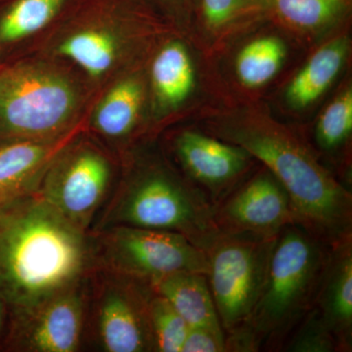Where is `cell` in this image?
Segmentation results:
<instances>
[{
	"instance_id": "cell-27",
	"label": "cell",
	"mask_w": 352,
	"mask_h": 352,
	"mask_svg": "<svg viewBox=\"0 0 352 352\" xmlns=\"http://www.w3.org/2000/svg\"><path fill=\"white\" fill-rule=\"evenodd\" d=\"M182 352H226V333L222 327H189Z\"/></svg>"
},
{
	"instance_id": "cell-20",
	"label": "cell",
	"mask_w": 352,
	"mask_h": 352,
	"mask_svg": "<svg viewBox=\"0 0 352 352\" xmlns=\"http://www.w3.org/2000/svg\"><path fill=\"white\" fill-rule=\"evenodd\" d=\"M59 53L97 78L113 66L118 53L117 39L107 30L89 28L60 44Z\"/></svg>"
},
{
	"instance_id": "cell-17",
	"label": "cell",
	"mask_w": 352,
	"mask_h": 352,
	"mask_svg": "<svg viewBox=\"0 0 352 352\" xmlns=\"http://www.w3.org/2000/svg\"><path fill=\"white\" fill-rule=\"evenodd\" d=\"M152 80L164 105L176 107L188 98L195 85V72L183 44L173 41L157 53L152 65Z\"/></svg>"
},
{
	"instance_id": "cell-4",
	"label": "cell",
	"mask_w": 352,
	"mask_h": 352,
	"mask_svg": "<svg viewBox=\"0 0 352 352\" xmlns=\"http://www.w3.org/2000/svg\"><path fill=\"white\" fill-rule=\"evenodd\" d=\"M113 226L182 234L205 252L219 236L214 206L200 190L157 166L129 175L110 196L90 232Z\"/></svg>"
},
{
	"instance_id": "cell-26",
	"label": "cell",
	"mask_w": 352,
	"mask_h": 352,
	"mask_svg": "<svg viewBox=\"0 0 352 352\" xmlns=\"http://www.w3.org/2000/svg\"><path fill=\"white\" fill-rule=\"evenodd\" d=\"M208 27L222 29L258 3V0H201Z\"/></svg>"
},
{
	"instance_id": "cell-21",
	"label": "cell",
	"mask_w": 352,
	"mask_h": 352,
	"mask_svg": "<svg viewBox=\"0 0 352 352\" xmlns=\"http://www.w3.org/2000/svg\"><path fill=\"white\" fill-rule=\"evenodd\" d=\"M286 46L275 36H264L248 43L236 58V74L245 87L256 88L270 82L286 58Z\"/></svg>"
},
{
	"instance_id": "cell-2",
	"label": "cell",
	"mask_w": 352,
	"mask_h": 352,
	"mask_svg": "<svg viewBox=\"0 0 352 352\" xmlns=\"http://www.w3.org/2000/svg\"><path fill=\"white\" fill-rule=\"evenodd\" d=\"M284 187L295 224L332 245L352 237V194L291 132L266 124H243L220 129Z\"/></svg>"
},
{
	"instance_id": "cell-24",
	"label": "cell",
	"mask_w": 352,
	"mask_h": 352,
	"mask_svg": "<svg viewBox=\"0 0 352 352\" xmlns=\"http://www.w3.org/2000/svg\"><path fill=\"white\" fill-rule=\"evenodd\" d=\"M149 316L156 352H182L188 324L171 303L154 289L150 296Z\"/></svg>"
},
{
	"instance_id": "cell-8",
	"label": "cell",
	"mask_w": 352,
	"mask_h": 352,
	"mask_svg": "<svg viewBox=\"0 0 352 352\" xmlns=\"http://www.w3.org/2000/svg\"><path fill=\"white\" fill-rule=\"evenodd\" d=\"M277 237L256 239L219 234L206 252L208 285L224 333L243 325L256 307Z\"/></svg>"
},
{
	"instance_id": "cell-16",
	"label": "cell",
	"mask_w": 352,
	"mask_h": 352,
	"mask_svg": "<svg viewBox=\"0 0 352 352\" xmlns=\"http://www.w3.org/2000/svg\"><path fill=\"white\" fill-rule=\"evenodd\" d=\"M349 50L346 38L330 41L315 52L287 89V100L295 108L311 105L339 75Z\"/></svg>"
},
{
	"instance_id": "cell-25",
	"label": "cell",
	"mask_w": 352,
	"mask_h": 352,
	"mask_svg": "<svg viewBox=\"0 0 352 352\" xmlns=\"http://www.w3.org/2000/svg\"><path fill=\"white\" fill-rule=\"evenodd\" d=\"M281 351L340 352L337 340L312 308L286 340Z\"/></svg>"
},
{
	"instance_id": "cell-22",
	"label": "cell",
	"mask_w": 352,
	"mask_h": 352,
	"mask_svg": "<svg viewBox=\"0 0 352 352\" xmlns=\"http://www.w3.org/2000/svg\"><path fill=\"white\" fill-rule=\"evenodd\" d=\"M279 17L303 30L331 24L346 9L344 0H271Z\"/></svg>"
},
{
	"instance_id": "cell-12",
	"label": "cell",
	"mask_w": 352,
	"mask_h": 352,
	"mask_svg": "<svg viewBox=\"0 0 352 352\" xmlns=\"http://www.w3.org/2000/svg\"><path fill=\"white\" fill-rule=\"evenodd\" d=\"M173 150L185 178L214 208L242 182L254 159L240 146L194 131L180 132Z\"/></svg>"
},
{
	"instance_id": "cell-23",
	"label": "cell",
	"mask_w": 352,
	"mask_h": 352,
	"mask_svg": "<svg viewBox=\"0 0 352 352\" xmlns=\"http://www.w3.org/2000/svg\"><path fill=\"white\" fill-rule=\"evenodd\" d=\"M352 131V91L347 89L335 99L322 113L315 139L328 154L339 151L351 138Z\"/></svg>"
},
{
	"instance_id": "cell-5",
	"label": "cell",
	"mask_w": 352,
	"mask_h": 352,
	"mask_svg": "<svg viewBox=\"0 0 352 352\" xmlns=\"http://www.w3.org/2000/svg\"><path fill=\"white\" fill-rule=\"evenodd\" d=\"M76 107L75 87L54 69L23 64L0 73V140H56Z\"/></svg>"
},
{
	"instance_id": "cell-10",
	"label": "cell",
	"mask_w": 352,
	"mask_h": 352,
	"mask_svg": "<svg viewBox=\"0 0 352 352\" xmlns=\"http://www.w3.org/2000/svg\"><path fill=\"white\" fill-rule=\"evenodd\" d=\"M89 277L29 310L11 315L7 347L23 352L83 349Z\"/></svg>"
},
{
	"instance_id": "cell-14",
	"label": "cell",
	"mask_w": 352,
	"mask_h": 352,
	"mask_svg": "<svg viewBox=\"0 0 352 352\" xmlns=\"http://www.w3.org/2000/svg\"><path fill=\"white\" fill-rule=\"evenodd\" d=\"M63 149L61 138L16 141L0 147V201L38 191L46 170Z\"/></svg>"
},
{
	"instance_id": "cell-7",
	"label": "cell",
	"mask_w": 352,
	"mask_h": 352,
	"mask_svg": "<svg viewBox=\"0 0 352 352\" xmlns=\"http://www.w3.org/2000/svg\"><path fill=\"white\" fill-rule=\"evenodd\" d=\"M152 292L140 280L94 270L88 281L83 347L103 352H156L149 316Z\"/></svg>"
},
{
	"instance_id": "cell-28",
	"label": "cell",
	"mask_w": 352,
	"mask_h": 352,
	"mask_svg": "<svg viewBox=\"0 0 352 352\" xmlns=\"http://www.w3.org/2000/svg\"><path fill=\"white\" fill-rule=\"evenodd\" d=\"M6 305L0 296V336H1L2 331L4 328V322H6Z\"/></svg>"
},
{
	"instance_id": "cell-9",
	"label": "cell",
	"mask_w": 352,
	"mask_h": 352,
	"mask_svg": "<svg viewBox=\"0 0 352 352\" xmlns=\"http://www.w3.org/2000/svg\"><path fill=\"white\" fill-rule=\"evenodd\" d=\"M112 180L107 156L83 144L57 155L38 192L65 219L90 232L110 198Z\"/></svg>"
},
{
	"instance_id": "cell-6",
	"label": "cell",
	"mask_w": 352,
	"mask_h": 352,
	"mask_svg": "<svg viewBox=\"0 0 352 352\" xmlns=\"http://www.w3.org/2000/svg\"><path fill=\"white\" fill-rule=\"evenodd\" d=\"M91 233L94 270H104L152 284L178 272L208 274L205 251L182 234L131 226Z\"/></svg>"
},
{
	"instance_id": "cell-13",
	"label": "cell",
	"mask_w": 352,
	"mask_h": 352,
	"mask_svg": "<svg viewBox=\"0 0 352 352\" xmlns=\"http://www.w3.org/2000/svg\"><path fill=\"white\" fill-rule=\"evenodd\" d=\"M314 307L337 340L340 352H351L352 237L331 247Z\"/></svg>"
},
{
	"instance_id": "cell-29",
	"label": "cell",
	"mask_w": 352,
	"mask_h": 352,
	"mask_svg": "<svg viewBox=\"0 0 352 352\" xmlns=\"http://www.w3.org/2000/svg\"><path fill=\"white\" fill-rule=\"evenodd\" d=\"M0 1H1V0H0Z\"/></svg>"
},
{
	"instance_id": "cell-18",
	"label": "cell",
	"mask_w": 352,
	"mask_h": 352,
	"mask_svg": "<svg viewBox=\"0 0 352 352\" xmlns=\"http://www.w3.org/2000/svg\"><path fill=\"white\" fill-rule=\"evenodd\" d=\"M142 96V87L135 80L116 85L97 107L94 119L95 129L115 140L127 138L138 122Z\"/></svg>"
},
{
	"instance_id": "cell-11",
	"label": "cell",
	"mask_w": 352,
	"mask_h": 352,
	"mask_svg": "<svg viewBox=\"0 0 352 352\" xmlns=\"http://www.w3.org/2000/svg\"><path fill=\"white\" fill-rule=\"evenodd\" d=\"M219 234L273 239L295 224L289 197L267 168L243 180L214 208Z\"/></svg>"
},
{
	"instance_id": "cell-3",
	"label": "cell",
	"mask_w": 352,
	"mask_h": 352,
	"mask_svg": "<svg viewBox=\"0 0 352 352\" xmlns=\"http://www.w3.org/2000/svg\"><path fill=\"white\" fill-rule=\"evenodd\" d=\"M330 250L296 224L279 233L261 295L241 325L252 333L261 351H281L314 308Z\"/></svg>"
},
{
	"instance_id": "cell-15",
	"label": "cell",
	"mask_w": 352,
	"mask_h": 352,
	"mask_svg": "<svg viewBox=\"0 0 352 352\" xmlns=\"http://www.w3.org/2000/svg\"><path fill=\"white\" fill-rule=\"evenodd\" d=\"M150 286L171 303L189 327H222L207 275L178 272L162 278Z\"/></svg>"
},
{
	"instance_id": "cell-1",
	"label": "cell",
	"mask_w": 352,
	"mask_h": 352,
	"mask_svg": "<svg viewBox=\"0 0 352 352\" xmlns=\"http://www.w3.org/2000/svg\"><path fill=\"white\" fill-rule=\"evenodd\" d=\"M94 271L91 233L65 219L38 191L0 201V296L11 315Z\"/></svg>"
},
{
	"instance_id": "cell-19",
	"label": "cell",
	"mask_w": 352,
	"mask_h": 352,
	"mask_svg": "<svg viewBox=\"0 0 352 352\" xmlns=\"http://www.w3.org/2000/svg\"><path fill=\"white\" fill-rule=\"evenodd\" d=\"M76 0H13L0 16V41L12 43L41 31Z\"/></svg>"
}]
</instances>
